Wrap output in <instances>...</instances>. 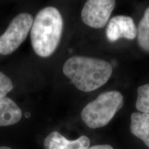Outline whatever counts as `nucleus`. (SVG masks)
I'll use <instances>...</instances> for the list:
<instances>
[{"label":"nucleus","mask_w":149,"mask_h":149,"mask_svg":"<svg viewBox=\"0 0 149 149\" xmlns=\"http://www.w3.org/2000/svg\"><path fill=\"white\" fill-rule=\"evenodd\" d=\"M106 35L108 40L111 42L122 37L133 40L137 35V29L131 17L117 15L109 21L106 30Z\"/></svg>","instance_id":"nucleus-6"},{"label":"nucleus","mask_w":149,"mask_h":149,"mask_svg":"<svg viewBox=\"0 0 149 149\" xmlns=\"http://www.w3.org/2000/svg\"><path fill=\"white\" fill-rule=\"evenodd\" d=\"M63 72L79 91L91 92L107 82L113 67L103 59L74 56L65 62Z\"/></svg>","instance_id":"nucleus-1"},{"label":"nucleus","mask_w":149,"mask_h":149,"mask_svg":"<svg viewBox=\"0 0 149 149\" xmlns=\"http://www.w3.org/2000/svg\"><path fill=\"white\" fill-rule=\"evenodd\" d=\"M22 112L15 102L11 99L0 97V126L15 124L22 119Z\"/></svg>","instance_id":"nucleus-8"},{"label":"nucleus","mask_w":149,"mask_h":149,"mask_svg":"<svg viewBox=\"0 0 149 149\" xmlns=\"http://www.w3.org/2000/svg\"><path fill=\"white\" fill-rule=\"evenodd\" d=\"M13 88V84L10 78L0 71V97H6Z\"/></svg>","instance_id":"nucleus-12"},{"label":"nucleus","mask_w":149,"mask_h":149,"mask_svg":"<svg viewBox=\"0 0 149 149\" xmlns=\"http://www.w3.org/2000/svg\"><path fill=\"white\" fill-rule=\"evenodd\" d=\"M87 149H114L111 146L108 144L105 145H96V146H93L89 147Z\"/></svg>","instance_id":"nucleus-13"},{"label":"nucleus","mask_w":149,"mask_h":149,"mask_svg":"<svg viewBox=\"0 0 149 149\" xmlns=\"http://www.w3.org/2000/svg\"><path fill=\"white\" fill-rule=\"evenodd\" d=\"M115 6L114 0L87 1L81 11L82 21L90 27L102 29L107 25Z\"/></svg>","instance_id":"nucleus-5"},{"label":"nucleus","mask_w":149,"mask_h":149,"mask_svg":"<svg viewBox=\"0 0 149 149\" xmlns=\"http://www.w3.org/2000/svg\"><path fill=\"white\" fill-rule=\"evenodd\" d=\"M33 16L23 13L17 15L3 35L0 36V54L8 55L15 51L23 43L33 23Z\"/></svg>","instance_id":"nucleus-4"},{"label":"nucleus","mask_w":149,"mask_h":149,"mask_svg":"<svg viewBox=\"0 0 149 149\" xmlns=\"http://www.w3.org/2000/svg\"><path fill=\"white\" fill-rule=\"evenodd\" d=\"M130 130L133 135L141 139L149 148V114L139 112L132 113Z\"/></svg>","instance_id":"nucleus-9"},{"label":"nucleus","mask_w":149,"mask_h":149,"mask_svg":"<svg viewBox=\"0 0 149 149\" xmlns=\"http://www.w3.org/2000/svg\"><path fill=\"white\" fill-rule=\"evenodd\" d=\"M0 149H13L8 146H0Z\"/></svg>","instance_id":"nucleus-14"},{"label":"nucleus","mask_w":149,"mask_h":149,"mask_svg":"<svg viewBox=\"0 0 149 149\" xmlns=\"http://www.w3.org/2000/svg\"><path fill=\"white\" fill-rule=\"evenodd\" d=\"M123 104L124 98L118 91L103 93L84 108L81 113V119L86 125L93 129L103 127L122 109Z\"/></svg>","instance_id":"nucleus-3"},{"label":"nucleus","mask_w":149,"mask_h":149,"mask_svg":"<svg viewBox=\"0 0 149 149\" xmlns=\"http://www.w3.org/2000/svg\"><path fill=\"white\" fill-rule=\"evenodd\" d=\"M137 41L143 50L149 52V7L145 10L137 29Z\"/></svg>","instance_id":"nucleus-10"},{"label":"nucleus","mask_w":149,"mask_h":149,"mask_svg":"<svg viewBox=\"0 0 149 149\" xmlns=\"http://www.w3.org/2000/svg\"><path fill=\"white\" fill-rule=\"evenodd\" d=\"M63 31V19L55 7L43 8L37 14L31 29L33 48L42 57L51 56L58 46Z\"/></svg>","instance_id":"nucleus-2"},{"label":"nucleus","mask_w":149,"mask_h":149,"mask_svg":"<svg viewBox=\"0 0 149 149\" xmlns=\"http://www.w3.org/2000/svg\"><path fill=\"white\" fill-rule=\"evenodd\" d=\"M90 144V139L85 135L74 140H68L57 131L52 132L44 140L45 149H87Z\"/></svg>","instance_id":"nucleus-7"},{"label":"nucleus","mask_w":149,"mask_h":149,"mask_svg":"<svg viewBox=\"0 0 149 149\" xmlns=\"http://www.w3.org/2000/svg\"><path fill=\"white\" fill-rule=\"evenodd\" d=\"M136 109L139 113L149 114V84L141 86L137 89Z\"/></svg>","instance_id":"nucleus-11"}]
</instances>
